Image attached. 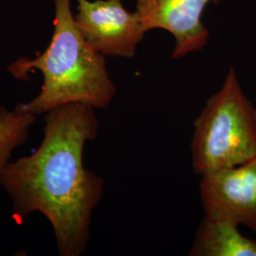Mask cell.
Segmentation results:
<instances>
[{
	"mask_svg": "<svg viewBox=\"0 0 256 256\" xmlns=\"http://www.w3.org/2000/svg\"><path fill=\"white\" fill-rule=\"evenodd\" d=\"M99 134L95 108L68 104L48 112L44 138L36 151L10 162L0 185L23 223L40 212L54 230L61 256H82L90 238L92 214L101 202L104 182L84 165V150Z\"/></svg>",
	"mask_w": 256,
	"mask_h": 256,
	"instance_id": "6da1fadb",
	"label": "cell"
},
{
	"mask_svg": "<svg viewBox=\"0 0 256 256\" xmlns=\"http://www.w3.org/2000/svg\"><path fill=\"white\" fill-rule=\"evenodd\" d=\"M54 30L46 50L34 59L21 58L7 70L18 80H27L34 70L43 75L40 93L19 104L37 117L68 104L106 110L117 95L106 56L86 42L76 26L72 0H54Z\"/></svg>",
	"mask_w": 256,
	"mask_h": 256,
	"instance_id": "7a4b0ae2",
	"label": "cell"
},
{
	"mask_svg": "<svg viewBox=\"0 0 256 256\" xmlns=\"http://www.w3.org/2000/svg\"><path fill=\"white\" fill-rule=\"evenodd\" d=\"M191 154L194 171L200 176L256 156V108L234 68L194 122Z\"/></svg>",
	"mask_w": 256,
	"mask_h": 256,
	"instance_id": "3957f363",
	"label": "cell"
},
{
	"mask_svg": "<svg viewBox=\"0 0 256 256\" xmlns=\"http://www.w3.org/2000/svg\"><path fill=\"white\" fill-rule=\"evenodd\" d=\"M76 26L90 46L102 55L133 58L146 32L137 12L122 0H77Z\"/></svg>",
	"mask_w": 256,
	"mask_h": 256,
	"instance_id": "277c9868",
	"label": "cell"
},
{
	"mask_svg": "<svg viewBox=\"0 0 256 256\" xmlns=\"http://www.w3.org/2000/svg\"><path fill=\"white\" fill-rule=\"evenodd\" d=\"M200 192L205 216L228 220L256 234V156L202 176Z\"/></svg>",
	"mask_w": 256,
	"mask_h": 256,
	"instance_id": "5b68a950",
	"label": "cell"
},
{
	"mask_svg": "<svg viewBox=\"0 0 256 256\" xmlns=\"http://www.w3.org/2000/svg\"><path fill=\"white\" fill-rule=\"evenodd\" d=\"M220 0H138L136 12L146 32L162 28L176 40L173 59L203 50L210 32L202 16L210 3Z\"/></svg>",
	"mask_w": 256,
	"mask_h": 256,
	"instance_id": "8992f818",
	"label": "cell"
},
{
	"mask_svg": "<svg viewBox=\"0 0 256 256\" xmlns=\"http://www.w3.org/2000/svg\"><path fill=\"white\" fill-rule=\"evenodd\" d=\"M189 256H256V241L243 236L230 221L205 216Z\"/></svg>",
	"mask_w": 256,
	"mask_h": 256,
	"instance_id": "52a82bcc",
	"label": "cell"
},
{
	"mask_svg": "<svg viewBox=\"0 0 256 256\" xmlns=\"http://www.w3.org/2000/svg\"><path fill=\"white\" fill-rule=\"evenodd\" d=\"M36 118L19 104L12 110L0 106V174L9 164L14 150L28 140Z\"/></svg>",
	"mask_w": 256,
	"mask_h": 256,
	"instance_id": "ba28073f",
	"label": "cell"
}]
</instances>
